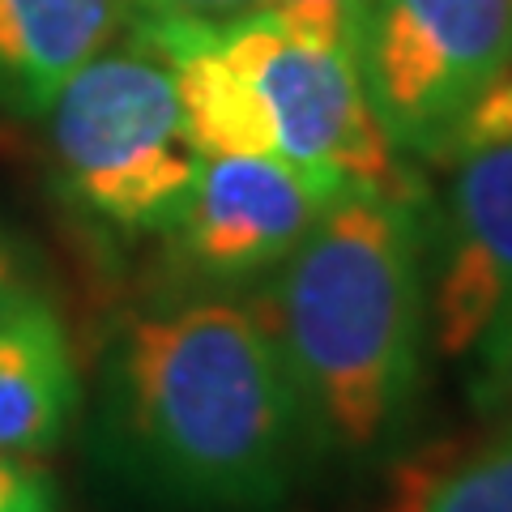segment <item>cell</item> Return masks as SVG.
<instances>
[{
    "mask_svg": "<svg viewBox=\"0 0 512 512\" xmlns=\"http://www.w3.org/2000/svg\"><path fill=\"white\" fill-rule=\"evenodd\" d=\"M222 43L261 107L269 154L329 192L397 184V150L367 103L355 56L299 39L269 13L227 22Z\"/></svg>",
    "mask_w": 512,
    "mask_h": 512,
    "instance_id": "cell-5",
    "label": "cell"
},
{
    "mask_svg": "<svg viewBox=\"0 0 512 512\" xmlns=\"http://www.w3.org/2000/svg\"><path fill=\"white\" fill-rule=\"evenodd\" d=\"M60 197L111 235H163L184 210L201 154L175 99L171 64L128 26L47 107Z\"/></svg>",
    "mask_w": 512,
    "mask_h": 512,
    "instance_id": "cell-3",
    "label": "cell"
},
{
    "mask_svg": "<svg viewBox=\"0 0 512 512\" xmlns=\"http://www.w3.org/2000/svg\"><path fill=\"white\" fill-rule=\"evenodd\" d=\"M107 461L184 512H274L312 461L265 320L227 295L141 312L103 359Z\"/></svg>",
    "mask_w": 512,
    "mask_h": 512,
    "instance_id": "cell-1",
    "label": "cell"
},
{
    "mask_svg": "<svg viewBox=\"0 0 512 512\" xmlns=\"http://www.w3.org/2000/svg\"><path fill=\"white\" fill-rule=\"evenodd\" d=\"M453 163L427 320L444 359H474L483 406L512 333V141L457 154Z\"/></svg>",
    "mask_w": 512,
    "mask_h": 512,
    "instance_id": "cell-7",
    "label": "cell"
},
{
    "mask_svg": "<svg viewBox=\"0 0 512 512\" xmlns=\"http://www.w3.org/2000/svg\"><path fill=\"white\" fill-rule=\"evenodd\" d=\"M338 197L282 158L205 154L184 210L163 231L167 265L197 295L248 286L274 274Z\"/></svg>",
    "mask_w": 512,
    "mask_h": 512,
    "instance_id": "cell-6",
    "label": "cell"
},
{
    "mask_svg": "<svg viewBox=\"0 0 512 512\" xmlns=\"http://www.w3.org/2000/svg\"><path fill=\"white\" fill-rule=\"evenodd\" d=\"M500 141H512V64L487 82V90L466 107V116L457 120L453 141H448L444 158L483 150V146H500Z\"/></svg>",
    "mask_w": 512,
    "mask_h": 512,
    "instance_id": "cell-12",
    "label": "cell"
},
{
    "mask_svg": "<svg viewBox=\"0 0 512 512\" xmlns=\"http://www.w3.org/2000/svg\"><path fill=\"white\" fill-rule=\"evenodd\" d=\"M414 512H512V414L448 461L427 457Z\"/></svg>",
    "mask_w": 512,
    "mask_h": 512,
    "instance_id": "cell-10",
    "label": "cell"
},
{
    "mask_svg": "<svg viewBox=\"0 0 512 512\" xmlns=\"http://www.w3.org/2000/svg\"><path fill=\"white\" fill-rule=\"evenodd\" d=\"M312 457L367 466L423 384V222L402 188H346L274 269L261 308Z\"/></svg>",
    "mask_w": 512,
    "mask_h": 512,
    "instance_id": "cell-2",
    "label": "cell"
},
{
    "mask_svg": "<svg viewBox=\"0 0 512 512\" xmlns=\"http://www.w3.org/2000/svg\"><path fill=\"white\" fill-rule=\"evenodd\" d=\"M372 0H269L265 13L291 35L355 56V35Z\"/></svg>",
    "mask_w": 512,
    "mask_h": 512,
    "instance_id": "cell-11",
    "label": "cell"
},
{
    "mask_svg": "<svg viewBox=\"0 0 512 512\" xmlns=\"http://www.w3.org/2000/svg\"><path fill=\"white\" fill-rule=\"evenodd\" d=\"M30 291H39V286L30 282V269H26L22 248L13 244L5 231H0V320H5L13 308H18V303H22Z\"/></svg>",
    "mask_w": 512,
    "mask_h": 512,
    "instance_id": "cell-15",
    "label": "cell"
},
{
    "mask_svg": "<svg viewBox=\"0 0 512 512\" xmlns=\"http://www.w3.org/2000/svg\"><path fill=\"white\" fill-rule=\"evenodd\" d=\"M120 30L128 0H0V120H43Z\"/></svg>",
    "mask_w": 512,
    "mask_h": 512,
    "instance_id": "cell-8",
    "label": "cell"
},
{
    "mask_svg": "<svg viewBox=\"0 0 512 512\" xmlns=\"http://www.w3.org/2000/svg\"><path fill=\"white\" fill-rule=\"evenodd\" d=\"M269 0H128V18L141 22H239L252 13H265Z\"/></svg>",
    "mask_w": 512,
    "mask_h": 512,
    "instance_id": "cell-14",
    "label": "cell"
},
{
    "mask_svg": "<svg viewBox=\"0 0 512 512\" xmlns=\"http://www.w3.org/2000/svg\"><path fill=\"white\" fill-rule=\"evenodd\" d=\"M512 64V0H372L355 35L384 137L402 154L444 158L457 120Z\"/></svg>",
    "mask_w": 512,
    "mask_h": 512,
    "instance_id": "cell-4",
    "label": "cell"
},
{
    "mask_svg": "<svg viewBox=\"0 0 512 512\" xmlns=\"http://www.w3.org/2000/svg\"><path fill=\"white\" fill-rule=\"evenodd\" d=\"M64 495L56 474L39 457L0 453V512H60Z\"/></svg>",
    "mask_w": 512,
    "mask_h": 512,
    "instance_id": "cell-13",
    "label": "cell"
},
{
    "mask_svg": "<svg viewBox=\"0 0 512 512\" xmlns=\"http://www.w3.org/2000/svg\"><path fill=\"white\" fill-rule=\"evenodd\" d=\"M82 406L69 329L56 303L30 291L0 320V453L47 457Z\"/></svg>",
    "mask_w": 512,
    "mask_h": 512,
    "instance_id": "cell-9",
    "label": "cell"
},
{
    "mask_svg": "<svg viewBox=\"0 0 512 512\" xmlns=\"http://www.w3.org/2000/svg\"><path fill=\"white\" fill-rule=\"evenodd\" d=\"M487 410H500V406H512V333H508V346H504V363H500V376H495L491 393L483 397Z\"/></svg>",
    "mask_w": 512,
    "mask_h": 512,
    "instance_id": "cell-16",
    "label": "cell"
}]
</instances>
